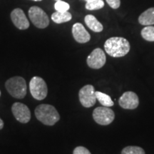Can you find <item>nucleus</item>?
I'll return each instance as SVG.
<instances>
[{
  "label": "nucleus",
  "mask_w": 154,
  "mask_h": 154,
  "mask_svg": "<svg viewBox=\"0 0 154 154\" xmlns=\"http://www.w3.org/2000/svg\"><path fill=\"white\" fill-rule=\"evenodd\" d=\"M106 52L111 57L118 58L126 56L129 52L131 46L127 39L123 37H111L104 44Z\"/></svg>",
  "instance_id": "f257e3e1"
},
{
  "label": "nucleus",
  "mask_w": 154,
  "mask_h": 154,
  "mask_svg": "<svg viewBox=\"0 0 154 154\" xmlns=\"http://www.w3.org/2000/svg\"><path fill=\"white\" fill-rule=\"evenodd\" d=\"M35 116L37 120L47 126H53L60 119V116L56 108L45 103L36 108Z\"/></svg>",
  "instance_id": "f03ea898"
},
{
  "label": "nucleus",
  "mask_w": 154,
  "mask_h": 154,
  "mask_svg": "<svg viewBox=\"0 0 154 154\" xmlns=\"http://www.w3.org/2000/svg\"><path fill=\"white\" fill-rule=\"evenodd\" d=\"M5 87L11 96L16 99H24L26 94V83L21 76H14L9 79L5 83Z\"/></svg>",
  "instance_id": "7ed1b4c3"
},
{
  "label": "nucleus",
  "mask_w": 154,
  "mask_h": 154,
  "mask_svg": "<svg viewBox=\"0 0 154 154\" xmlns=\"http://www.w3.org/2000/svg\"><path fill=\"white\" fill-rule=\"evenodd\" d=\"M29 90L34 99L38 101L47 97L48 88L47 84L43 79L39 76H34L30 81Z\"/></svg>",
  "instance_id": "20e7f679"
},
{
  "label": "nucleus",
  "mask_w": 154,
  "mask_h": 154,
  "mask_svg": "<svg viewBox=\"0 0 154 154\" xmlns=\"http://www.w3.org/2000/svg\"><path fill=\"white\" fill-rule=\"evenodd\" d=\"M29 17L34 26L39 29H45L49 24V19L43 9L38 7H32L29 10Z\"/></svg>",
  "instance_id": "39448f33"
},
{
  "label": "nucleus",
  "mask_w": 154,
  "mask_h": 154,
  "mask_svg": "<svg viewBox=\"0 0 154 154\" xmlns=\"http://www.w3.org/2000/svg\"><path fill=\"white\" fill-rule=\"evenodd\" d=\"M93 118L97 124L107 126L113 122L115 119L114 112L109 107H97L93 112Z\"/></svg>",
  "instance_id": "423d86ee"
},
{
  "label": "nucleus",
  "mask_w": 154,
  "mask_h": 154,
  "mask_svg": "<svg viewBox=\"0 0 154 154\" xmlns=\"http://www.w3.org/2000/svg\"><path fill=\"white\" fill-rule=\"evenodd\" d=\"M95 89L92 85H86L82 87L79 92V101L83 106L92 107L96 102Z\"/></svg>",
  "instance_id": "0eeeda50"
},
{
  "label": "nucleus",
  "mask_w": 154,
  "mask_h": 154,
  "mask_svg": "<svg viewBox=\"0 0 154 154\" xmlns=\"http://www.w3.org/2000/svg\"><path fill=\"white\" fill-rule=\"evenodd\" d=\"M106 58L105 53L100 48H96L88 55L86 59L88 66L94 69H99L104 66Z\"/></svg>",
  "instance_id": "6e6552de"
},
{
  "label": "nucleus",
  "mask_w": 154,
  "mask_h": 154,
  "mask_svg": "<svg viewBox=\"0 0 154 154\" xmlns=\"http://www.w3.org/2000/svg\"><path fill=\"white\" fill-rule=\"evenodd\" d=\"M13 115L19 122L26 124L31 119V112L27 106L24 103L16 102L11 106Z\"/></svg>",
  "instance_id": "1a4fd4ad"
},
{
  "label": "nucleus",
  "mask_w": 154,
  "mask_h": 154,
  "mask_svg": "<svg viewBox=\"0 0 154 154\" xmlns=\"http://www.w3.org/2000/svg\"><path fill=\"white\" fill-rule=\"evenodd\" d=\"M119 103L123 109L133 110L138 106L139 99L136 93L133 91H127L121 96L119 100Z\"/></svg>",
  "instance_id": "9d476101"
},
{
  "label": "nucleus",
  "mask_w": 154,
  "mask_h": 154,
  "mask_svg": "<svg viewBox=\"0 0 154 154\" xmlns=\"http://www.w3.org/2000/svg\"><path fill=\"white\" fill-rule=\"evenodd\" d=\"M11 19L14 26L19 29L25 30L29 27V22L22 9H14L11 13Z\"/></svg>",
  "instance_id": "9b49d317"
},
{
  "label": "nucleus",
  "mask_w": 154,
  "mask_h": 154,
  "mask_svg": "<svg viewBox=\"0 0 154 154\" xmlns=\"http://www.w3.org/2000/svg\"><path fill=\"white\" fill-rule=\"evenodd\" d=\"M72 34L74 39L80 44L86 43L91 39L89 33L86 30L84 25L81 23H76L73 25Z\"/></svg>",
  "instance_id": "f8f14e48"
},
{
  "label": "nucleus",
  "mask_w": 154,
  "mask_h": 154,
  "mask_svg": "<svg viewBox=\"0 0 154 154\" xmlns=\"http://www.w3.org/2000/svg\"><path fill=\"white\" fill-rule=\"evenodd\" d=\"M138 22L144 26L154 24V7L149 8L142 13L138 17Z\"/></svg>",
  "instance_id": "ddd939ff"
},
{
  "label": "nucleus",
  "mask_w": 154,
  "mask_h": 154,
  "mask_svg": "<svg viewBox=\"0 0 154 154\" xmlns=\"http://www.w3.org/2000/svg\"><path fill=\"white\" fill-rule=\"evenodd\" d=\"M84 21L88 27L94 32H101L103 29V26L101 23H100L93 15H86L84 18Z\"/></svg>",
  "instance_id": "4468645a"
},
{
  "label": "nucleus",
  "mask_w": 154,
  "mask_h": 154,
  "mask_svg": "<svg viewBox=\"0 0 154 154\" xmlns=\"http://www.w3.org/2000/svg\"><path fill=\"white\" fill-rule=\"evenodd\" d=\"M72 19V15L71 13L67 11H58L53 13L51 15V19L54 22L57 24H61L69 22Z\"/></svg>",
  "instance_id": "2eb2a0df"
},
{
  "label": "nucleus",
  "mask_w": 154,
  "mask_h": 154,
  "mask_svg": "<svg viewBox=\"0 0 154 154\" xmlns=\"http://www.w3.org/2000/svg\"><path fill=\"white\" fill-rule=\"evenodd\" d=\"M96 99L99 101V103H101V105H103V106L106 107H111L113 106L114 103L111 100V97L107 94L104 93H102V92L100 91H96Z\"/></svg>",
  "instance_id": "dca6fc26"
},
{
  "label": "nucleus",
  "mask_w": 154,
  "mask_h": 154,
  "mask_svg": "<svg viewBox=\"0 0 154 154\" xmlns=\"http://www.w3.org/2000/svg\"><path fill=\"white\" fill-rule=\"evenodd\" d=\"M141 36L148 42H154V26H147L141 30Z\"/></svg>",
  "instance_id": "f3484780"
},
{
  "label": "nucleus",
  "mask_w": 154,
  "mask_h": 154,
  "mask_svg": "<svg viewBox=\"0 0 154 154\" xmlns=\"http://www.w3.org/2000/svg\"><path fill=\"white\" fill-rule=\"evenodd\" d=\"M85 7L88 10H98L104 7V2L103 0H93L91 2H87Z\"/></svg>",
  "instance_id": "a211bd4d"
},
{
  "label": "nucleus",
  "mask_w": 154,
  "mask_h": 154,
  "mask_svg": "<svg viewBox=\"0 0 154 154\" xmlns=\"http://www.w3.org/2000/svg\"><path fill=\"white\" fill-rule=\"evenodd\" d=\"M121 154H145V151L139 146H127L121 151Z\"/></svg>",
  "instance_id": "6ab92c4d"
},
{
  "label": "nucleus",
  "mask_w": 154,
  "mask_h": 154,
  "mask_svg": "<svg viewBox=\"0 0 154 154\" xmlns=\"http://www.w3.org/2000/svg\"><path fill=\"white\" fill-rule=\"evenodd\" d=\"M54 8L58 11H67L70 8V6L68 3L60 0V1L56 2Z\"/></svg>",
  "instance_id": "aec40b11"
},
{
  "label": "nucleus",
  "mask_w": 154,
  "mask_h": 154,
  "mask_svg": "<svg viewBox=\"0 0 154 154\" xmlns=\"http://www.w3.org/2000/svg\"><path fill=\"white\" fill-rule=\"evenodd\" d=\"M73 154H91L86 148L84 146H78V147L75 148Z\"/></svg>",
  "instance_id": "412c9836"
},
{
  "label": "nucleus",
  "mask_w": 154,
  "mask_h": 154,
  "mask_svg": "<svg viewBox=\"0 0 154 154\" xmlns=\"http://www.w3.org/2000/svg\"><path fill=\"white\" fill-rule=\"evenodd\" d=\"M106 2L112 9H118L121 5L120 0H106Z\"/></svg>",
  "instance_id": "4be33fe9"
},
{
  "label": "nucleus",
  "mask_w": 154,
  "mask_h": 154,
  "mask_svg": "<svg viewBox=\"0 0 154 154\" xmlns=\"http://www.w3.org/2000/svg\"><path fill=\"white\" fill-rule=\"evenodd\" d=\"M4 125H5V124H4V121L2 120L1 118H0V130L2 129L3 127H4Z\"/></svg>",
  "instance_id": "5701e85b"
},
{
  "label": "nucleus",
  "mask_w": 154,
  "mask_h": 154,
  "mask_svg": "<svg viewBox=\"0 0 154 154\" xmlns=\"http://www.w3.org/2000/svg\"><path fill=\"white\" fill-rule=\"evenodd\" d=\"M32 1H35V2H41L42 0H32Z\"/></svg>",
  "instance_id": "b1692460"
},
{
  "label": "nucleus",
  "mask_w": 154,
  "mask_h": 154,
  "mask_svg": "<svg viewBox=\"0 0 154 154\" xmlns=\"http://www.w3.org/2000/svg\"><path fill=\"white\" fill-rule=\"evenodd\" d=\"M84 1H86V2H91V1H93V0H84Z\"/></svg>",
  "instance_id": "393cba45"
},
{
  "label": "nucleus",
  "mask_w": 154,
  "mask_h": 154,
  "mask_svg": "<svg viewBox=\"0 0 154 154\" xmlns=\"http://www.w3.org/2000/svg\"><path fill=\"white\" fill-rule=\"evenodd\" d=\"M56 2H57V1H60V0H55Z\"/></svg>",
  "instance_id": "a878e982"
},
{
  "label": "nucleus",
  "mask_w": 154,
  "mask_h": 154,
  "mask_svg": "<svg viewBox=\"0 0 154 154\" xmlns=\"http://www.w3.org/2000/svg\"><path fill=\"white\" fill-rule=\"evenodd\" d=\"M0 96H1V91H0Z\"/></svg>",
  "instance_id": "bb28decb"
}]
</instances>
